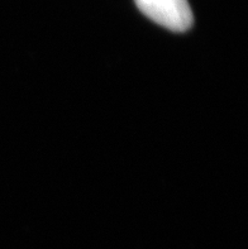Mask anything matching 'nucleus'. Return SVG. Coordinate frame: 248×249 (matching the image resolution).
<instances>
[{
	"label": "nucleus",
	"instance_id": "1",
	"mask_svg": "<svg viewBox=\"0 0 248 249\" xmlns=\"http://www.w3.org/2000/svg\"><path fill=\"white\" fill-rule=\"evenodd\" d=\"M138 9L157 24L173 32H185L192 24L188 0H134Z\"/></svg>",
	"mask_w": 248,
	"mask_h": 249
}]
</instances>
